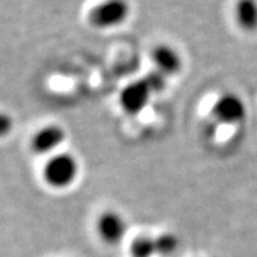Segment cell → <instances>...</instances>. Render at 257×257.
Listing matches in <instances>:
<instances>
[{"instance_id":"6da1fadb","label":"cell","mask_w":257,"mask_h":257,"mask_svg":"<svg viewBox=\"0 0 257 257\" xmlns=\"http://www.w3.org/2000/svg\"><path fill=\"white\" fill-rule=\"evenodd\" d=\"M80 162L72 153H56L49 158L42 170L45 183L51 188L65 189L76 182Z\"/></svg>"},{"instance_id":"7a4b0ae2","label":"cell","mask_w":257,"mask_h":257,"mask_svg":"<svg viewBox=\"0 0 257 257\" xmlns=\"http://www.w3.org/2000/svg\"><path fill=\"white\" fill-rule=\"evenodd\" d=\"M131 6L127 0H103L88 13V21L95 29H111L128 19Z\"/></svg>"},{"instance_id":"3957f363","label":"cell","mask_w":257,"mask_h":257,"mask_svg":"<svg viewBox=\"0 0 257 257\" xmlns=\"http://www.w3.org/2000/svg\"><path fill=\"white\" fill-rule=\"evenodd\" d=\"M210 114L217 123L238 125L247 117V106L240 95L227 91L215 99L210 108Z\"/></svg>"},{"instance_id":"277c9868","label":"cell","mask_w":257,"mask_h":257,"mask_svg":"<svg viewBox=\"0 0 257 257\" xmlns=\"http://www.w3.org/2000/svg\"><path fill=\"white\" fill-rule=\"evenodd\" d=\"M128 225L123 215L116 210L108 209L95 219V231L98 238L107 245H116L124 240Z\"/></svg>"},{"instance_id":"5b68a950","label":"cell","mask_w":257,"mask_h":257,"mask_svg":"<svg viewBox=\"0 0 257 257\" xmlns=\"http://www.w3.org/2000/svg\"><path fill=\"white\" fill-rule=\"evenodd\" d=\"M153 93L148 88V85L143 77L132 81L121 89L119 94V104L120 108L130 116H136L141 114L148 107Z\"/></svg>"},{"instance_id":"8992f818","label":"cell","mask_w":257,"mask_h":257,"mask_svg":"<svg viewBox=\"0 0 257 257\" xmlns=\"http://www.w3.org/2000/svg\"><path fill=\"white\" fill-rule=\"evenodd\" d=\"M150 59L156 67L154 69L161 72L166 77L176 76L183 69L182 55L174 46L167 43L154 46V49L150 52Z\"/></svg>"},{"instance_id":"52a82bcc","label":"cell","mask_w":257,"mask_h":257,"mask_svg":"<svg viewBox=\"0 0 257 257\" xmlns=\"http://www.w3.org/2000/svg\"><path fill=\"white\" fill-rule=\"evenodd\" d=\"M64 128L58 125V124H49L45 125L41 130H38L33 135L30 140V148L36 154H50L55 152L65 140Z\"/></svg>"},{"instance_id":"ba28073f","label":"cell","mask_w":257,"mask_h":257,"mask_svg":"<svg viewBox=\"0 0 257 257\" xmlns=\"http://www.w3.org/2000/svg\"><path fill=\"white\" fill-rule=\"evenodd\" d=\"M235 20L243 32H256L257 0H238L235 6Z\"/></svg>"},{"instance_id":"9c48e42d","label":"cell","mask_w":257,"mask_h":257,"mask_svg":"<svg viewBox=\"0 0 257 257\" xmlns=\"http://www.w3.org/2000/svg\"><path fill=\"white\" fill-rule=\"evenodd\" d=\"M157 256L173 257L180 247V240L174 232H162L154 238Z\"/></svg>"},{"instance_id":"30bf717a","label":"cell","mask_w":257,"mask_h":257,"mask_svg":"<svg viewBox=\"0 0 257 257\" xmlns=\"http://www.w3.org/2000/svg\"><path fill=\"white\" fill-rule=\"evenodd\" d=\"M131 257H154L157 256L156 240L149 235H140L132 240L130 245Z\"/></svg>"},{"instance_id":"8fae6325","label":"cell","mask_w":257,"mask_h":257,"mask_svg":"<svg viewBox=\"0 0 257 257\" xmlns=\"http://www.w3.org/2000/svg\"><path fill=\"white\" fill-rule=\"evenodd\" d=\"M167 78L169 77L162 75L161 72H158L157 69H153V71L148 72L147 75L143 77V80L148 85V88L150 89V91L153 93V95H156L161 94L167 88Z\"/></svg>"},{"instance_id":"7c38bea8","label":"cell","mask_w":257,"mask_h":257,"mask_svg":"<svg viewBox=\"0 0 257 257\" xmlns=\"http://www.w3.org/2000/svg\"><path fill=\"white\" fill-rule=\"evenodd\" d=\"M13 128L12 117L6 112H0V139L11 134Z\"/></svg>"}]
</instances>
